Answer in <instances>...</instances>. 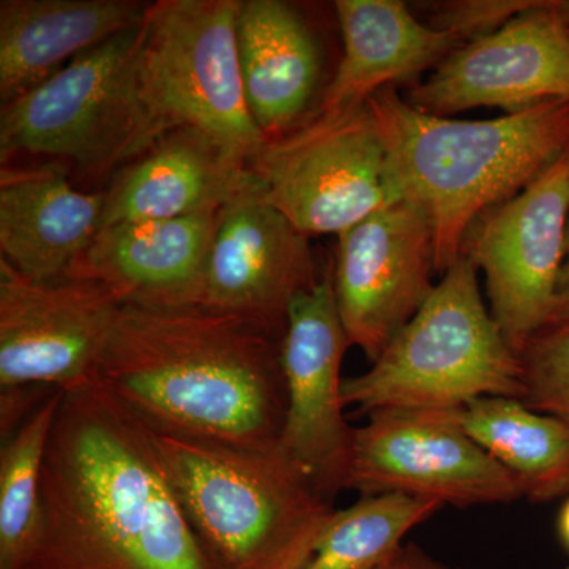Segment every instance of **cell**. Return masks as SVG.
Returning <instances> with one entry per match:
<instances>
[{
	"mask_svg": "<svg viewBox=\"0 0 569 569\" xmlns=\"http://www.w3.org/2000/svg\"><path fill=\"white\" fill-rule=\"evenodd\" d=\"M21 569H213L171 490L151 427L93 377L62 391Z\"/></svg>",
	"mask_w": 569,
	"mask_h": 569,
	"instance_id": "1",
	"label": "cell"
},
{
	"mask_svg": "<svg viewBox=\"0 0 569 569\" xmlns=\"http://www.w3.org/2000/svg\"><path fill=\"white\" fill-rule=\"evenodd\" d=\"M282 340L204 306L122 305L97 378L153 430L277 447L288 408Z\"/></svg>",
	"mask_w": 569,
	"mask_h": 569,
	"instance_id": "2",
	"label": "cell"
},
{
	"mask_svg": "<svg viewBox=\"0 0 569 569\" xmlns=\"http://www.w3.org/2000/svg\"><path fill=\"white\" fill-rule=\"evenodd\" d=\"M367 103L387 148L392 194L426 213L441 274L459 260L468 228L482 212L526 189L569 149V100L492 121L426 114L396 86Z\"/></svg>",
	"mask_w": 569,
	"mask_h": 569,
	"instance_id": "3",
	"label": "cell"
},
{
	"mask_svg": "<svg viewBox=\"0 0 569 569\" xmlns=\"http://www.w3.org/2000/svg\"><path fill=\"white\" fill-rule=\"evenodd\" d=\"M213 569H305L336 509L280 445L236 447L151 429Z\"/></svg>",
	"mask_w": 569,
	"mask_h": 569,
	"instance_id": "4",
	"label": "cell"
},
{
	"mask_svg": "<svg viewBox=\"0 0 569 569\" xmlns=\"http://www.w3.org/2000/svg\"><path fill=\"white\" fill-rule=\"evenodd\" d=\"M520 356L485 301L478 269L460 257L417 316L361 376L343 380V406L456 410L482 397L523 400Z\"/></svg>",
	"mask_w": 569,
	"mask_h": 569,
	"instance_id": "5",
	"label": "cell"
},
{
	"mask_svg": "<svg viewBox=\"0 0 569 569\" xmlns=\"http://www.w3.org/2000/svg\"><path fill=\"white\" fill-rule=\"evenodd\" d=\"M142 22L71 59L50 80L3 104L0 157H62L102 178L159 140L140 88Z\"/></svg>",
	"mask_w": 569,
	"mask_h": 569,
	"instance_id": "6",
	"label": "cell"
},
{
	"mask_svg": "<svg viewBox=\"0 0 569 569\" xmlns=\"http://www.w3.org/2000/svg\"><path fill=\"white\" fill-rule=\"evenodd\" d=\"M241 0H159L142 20L140 88L159 137L192 129L238 162L268 142L247 104L238 51Z\"/></svg>",
	"mask_w": 569,
	"mask_h": 569,
	"instance_id": "7",
	"label": "cell"
},
{
	"mask_svg": "<svg viewBox=\"0 0 569 569\" xmlns=\"http://www.w3.org/2000/svg\"><path fill=\"white\" fill-rule=\"evenodd\" d=\"M266 200L306 236L343 233L396 203L369 103L310 116L250 160Z\"/></svg>",
	"mask_w": 569,
	"mask_h": 569,
	"instance_id": "8",
	"label": "cell"
},
{
	"mask_svg": "<svg viewBox=\"0 0 569 569\" xmlns=\"http://www.w3.org/2000/svg\"><path fill=\"white\" fill-rule=\"evenodd\" d=\"M569 149L468 228L460 257L485 274L490 313L515 353L549 328L567 253Z\"/></svg>",
	"mask_w": 569,
	"mask_h": 569,
	"instance_id": "9",
	"label": "cell"
},
{
	"mask_svg": "<svg viewBox=\"0 0 569 569\" xmlns=\"http://www.w3.org/2000/svg\"><path fill=\"white\" fill-rule=\"evenodd\" d=\"M456 410L383 408L355 427L346 490L400 493L467 508L523 498L518 479L479 447Z\"/></svg>",
	"mask_w": 569,
	"mask_h": 569,
	"instance_id": "10",
	"label": "cell"
},
{
	"mask_svg": "<svg viewBox=\"0 0 569 569\" xmlns=\"http://www.w3.org/2000/svg\"><path fill=\"white\" fill-rule=\"evenodd\" d=\"M121 306L102 283L33 280L0 258V388L88 383Z\"/></svg>",
	"mask_w": 569,
	"mask_h": 569,
	"instance_id": "11",
	"label": "cell"
},
{
	"mask_svg": "<svg viewBox=\"0 0 569 569\" xmlns=\"http://www.w3.org/2000/svg\"><path fill=\"white\" fill-rule=\"evenodd\" d=\"M436 247L429 219L399 200L337 236L332 283L351 347L370 362L432 295Z\"/></svg>",
	"mask_w": 569,
	"mask_h": 569,
	"instance_id": "12",
	"label": "cell"
},
{
	"mask_svg": "<svg viewBox=\"0 0 569 569\" xmlns=\"http://www.w3.org/2000/svg\"><path fill=\"white\" fill-rule=\"evenodd\" d=\"M406 100L438 118L481 107L515 114L569 100V28L559 3L537 0L497 32L460 44Z\"/></svg>",
	"mask_w": 569,
	"mask_h": 569,
	"instance_id": "13",
	"label": "cell"
},
{
	"mask_svg": "<svg viewBox=\"0 0 569 569\" xmlns=\"http://www.w3.org/2000/svg\"><path fill=\"white\" fill-rule=\"evenodd\" d=\"M351 347L337 310L332 263L290 309L282 340L288 408L280 448L326 500L346 490L355 427L343 417L340 377Z\"/></svg>",
	"mask_w": 569,
	"mask_h": 569,
	"instance_id": "14",
	"label": "cell"
},
{
	"mask_svg": "<svg viewBox=\"0 0 569 569\" xmlns=\"http://www.w3.org/2000/svg\"><path fill=\"white\" fill-rule=\"evenodd\" d=\"M320 279L309 236L266 200L250 173L220 209L200 306L244 317L283 339L291 306Z\"/></svg>",
	"mask_w": 569,
	"mask_h": 569,
	"instance_id": "15",
	"label": "cell"
},
{
	"mask_svg": "<svg viewBox=\"0 0 569 569\" xmlns=\"http://www.w3.org/2000/svg\"><path fill=\"white\" fill-rule=\"evenodd\" d=\"M219 212L110 224L66 277L102 283L122 305L200 306Z\"/></svg>",
	"mask_w": 569,
	"mask_h": 569,
	"instance_id": "16",
	"label": "cell"
},
{
	"mask_svg": "<svg viewBox=\"0 0 569 569\" xmlns=\"http://www.w3.org/2000/svg\"><path fill=\"white\" fill-rule=\"evenodd\" d=\"M104 193L74 189L56 163L0 171V253L33 280L69 274L102 224Z\"/></svg>",
	"mask_w": 569,
	"mask_h": 569,
	"instance_id": "17",
	"label": "cell"
},
{
	"mask_svg": "<svg viewBox=\"0 0 569 569\" xmlns=\"http://www.w3.org/2000/svg\"><path fill=\"white\" fill-rule=\"evenodd\" d=\"M249 178V167L211 138L192 129L170 130L127 164L103 192L100 230L219 211Z\"/></svg>",
	"mask_w": 569,
	"mask_h": 569,
	"instance_id": "18",
	"label": "cell"
},
{
	"mask_svg": "<svg viewBox=\"0 0 569 569\" xmlns=\"http://www.w3.org/2000/svg\"><path fill=\"white\" fill-rule=\"evenodd\" d=\"M343 54L317 111L350 110L440 66L462 40L418 21L400 0H337Z\"/></svg>",
	"mask_w": 569,
	"mask_h": 569,
	"instance_id": "19",
	"label": "cell"
},
{
	"mask_svg": "<svg viewBox=\"0 0 569 569\" xmlns=\"http://www.w3.org/2000/svg\"><path fill=\"white\" fill-rule=\"evenodd\" d=\"M148 7L137 0H2L3 104L50 80L70 58L141 24Z\"/></svg>",
	"mask_w": 569,
	"mask_h": 569,
	"instance_id": "20",
	"label": "cell"
},
{
	"mask_svg": "<svg viewBox=\"0 0 569 569\" xmlns=\"http://www.w3.org/2000/svg\"><path fill=\"white\" fill-rule=\"evenodd\" d=\"M238 51L252 118L268 138L301 123L321 77L316 33L290 3L241 0Z\"/></svg>",
	"mask_w": 569,
	"mask_h": 569,
	"instance_id": "21",
	"label": "cell"
},
{
	"mask_svg": "<svg viewBox=\"0 0 569 569\" xmlns=\"http://www.w3.org/2000/svg\"><path fill=\"white\" fill-rule=\"evenodd\" d=\"M459 417L468 436L518 479L523 498L548 503L569 496V422L511 397L471 400Z\"/></svg>",
	"mask_w": 569,
	"mask_h": 569,
	"instance_id": "22",
	"label": "cell"
},
{
	"mask_svg": "<svg viewBox=\"0 0 569 569\" xmlns=\"http://www.w3.org/2000/svg\"><path fill=\"white\" fill-rule=\"evenodd\" d=\"M443 505L425 498L362 496L336 511L305 569H378L403 548V538Z\"/></svg>",
	"mask_w": 569,
	"mask_h": 569,
	"instance_id": "23",
	"label": "cell"
},
{
	"mask_svg": "<svg viewBox=\"0 0 569 569\" xmlns=\"http://www.w3.org/2000/svg\"><path fill=\"white\" fill-rule=\"evenodd\" d=\"M62 389H52L0 449V569H21L40 523V477Z\"/></svg>",
	"mask_w": 569,
	"mask_h": 569,
	"instance_id": "24",
	"label": "cell"
},
{
	"mask_svg": "<svg viewBox=\"0 0 569 569\" xmlns=\"http://www.w3.org/2000/svg\"><path fill=\"white\" fill-rule=\"evenodd\" d=\"M523 402L539 413L569 422V332L545 329L520 355Z\"/></svg>",
	"mask_w": 569,
	"mask_h": 569,
	"instance_id": "25",
	"label": "cell"
},
{
	"mask_svg": "<svg viewBox=\"0 0 569 569\" xmlns=\"http://www.w3.org/2000/svg\"><path fill=\"white\" fill-rule=\"evenodd\" d=\"M535 2L537 0H452L433 7L429 26L455 33L467 43L497 32Z\"/></svg>",
	"mask_w": 569,
	"mask_h": 569,
	"instance_id": "26",
	"label": "cell"
},
{
	"mask_svg": "<svg viewBox=\"0 0 569 569\" xmlns=\"http://www.w3.org/2000/svg\"><path fill=\"white\" fill-rule=\"evenodd\" d=\"M378 569H459L448 567L443 561H438L433 559L432 556L426 552L425 549L419 548V546L410 545L403 546L399 552L392 557L391 560H388L383 567Z\"/></svg>",
	"mask_w": 569,
	"mask_h": 569,
	"instance_id": "27",
	"label": "cell"
},
{
	"mask_svg": "<svg viewBox=\"0 0 569 569\" xmlns=\"http://www.w3.org/2000/svg\"><path fill=\"white\" fill-rule=\"evenodd\" d=\"M548 329H560L569 332V224L567 238V253L561 268L559 288H557L556 309Z\"/></svg>",
	"mask_w": 569,
	"mask_h": 569,
	"instance_id": "28",
	"label": "cell"
},
{
	"mask_svg": "<svg viewBox=\"0 0 569 569\" xmlns=\"http://www.w3.org/2000/svg\"><path fill=\"white\" fill-rule=\"evenodd\" d=\"M557 530H559V537L563 542L565 549L569 552V498L567 503L560 509L559 522H557Z\"/></svg>",
	"mask_w": 569,
	"mask_h": 569,
	"instance_id": "29",
	"label": "cell"
},
{
	"mask_svg": "<svg viewBox=\"0 0 569 569\" xmlns=\"http://www.w3.org/2000/svg\"><path fill=\"white\" fill-rule=\"evenodd\" d=\"M557 3H559L561 17L567 21L569 28V0H557Z\"/></svg>",
	"mask_w": 569,
	"mask_h": 569,
	"instance_id": "30",
	"label": "cell"
}]
</instances>
